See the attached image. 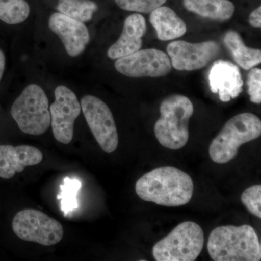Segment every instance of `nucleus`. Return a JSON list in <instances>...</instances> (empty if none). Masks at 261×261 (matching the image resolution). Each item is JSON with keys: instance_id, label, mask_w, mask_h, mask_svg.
I'll list each match as a JSON object with an SVG mask.
<instances>
[{"instance_id": "nucleus-6", "label": "nucleus", "mask_w": 261, "mask_h": 261, "mask_svg": "<svg viewBox=\"0 0 261 261\" xmlns=\"http://www.w3.org/2000/svg\"><path fill=\"white\" fill-rule=\"evenodd\" d=\"M205 236L202 228L192 221L178 225L166 238L154 245L157 261H194L202 252Z\"/></svg>"}, {"instance_id": "nucleus-2", "label": "nucleus", "mask_w": 261, "mask_h": 261, "mask_svg": "<svg viewBox=\"0 0 261 261\" xmlns=\"http://www.w3.org/2000/svg\"><path fill=\"white\" fill-rule=\"evenodd\" d=\"M207 251L214 261H260L261 245L249 225L222 226L211 231Z\"/></svg>"}, {"instance_id": "nucleus-7", "label": "nucleus", "mask_w": 261, "mask_h": 261, "mask_svg": "<svg viewBox=\"0 0 261 261\" xmlns=\"http://www.w3.org/2000/svg\"><path fill=\"white\" fill-rule=\"evenodd\" d=\"M13 229L24 241L51 246L60 243L64 229L59 221L34 209L19 211L13 218Z\"/></svg>"}, {"instance_id": "nucleus-12", "label": "nucleus", "mask_w": 261, "mask_h": 261, "mask_svg": "<svg viewBox=\"0 0 261 261\" xmlns=\"http://www.w3.org/2000/svg\"><path fill=\"white\" fill-rule=\"evenodd\" d=\"M48 27L61 39L68 56L73 58L85 50L90 40L88 29L84 22L60 12L50 15Z\"/></svg>"}, {"instance_id": "nucleus-19", "label": "nucleus", "mask_w": 261, "mask_h": 261, "mask_svg": "<svg viewBox=\"0 0 261 261\" xmlns=\"http://www.w3.org/2000/svg\"><path fill=\"white\" fill-rule=\"evenodd\" d=\"M60 13L82 22H88L97 11V5L92 0H58Z\"/></svg>"}, {"instance_id": "nucleus-13", "label": "nucleus", "mask_w": 261, "mask_h": 261, "mask_svg": "<svg viewBox=\"0 0 261 261\" xmlns=\"http://www.w3.org/2000/svg\"><path fill=\"white\" fill-rule=\"evenodd\" d=\"M211 92L219 94L224 102L238 97L243 92V80L240 69L229 61H215L209 72Z\"/></svg>"}, {"instance_id": "nucleus-20", "label": "nucleus", "mask_w": 261, "mask_h": 261, "mask_svg": "<svg viewBox=\"0 0 261 261\" xmlns=\"http://www.w3.org/2000/svg\"><path fill=\"white\" fill-rule=\"evenodd\" d=\"M29 13L30 7L25 0H0V20L5 23H23Z\"/></svg>"}, {"instance_id": "nucleus-14", "label": "nucleus", "mask_w": 261, "mask_h": 261, "mask_svg": "<svg viewBox=\"0 0 261 261\" xmlns=\"http://www.w3.org/2000/svg\"><path fill=\"white\" fill-rule=\"evenodd\" d=\"M43 154L30 145H0V178L9 179L25 167L42 162Z\"/></svg>"}, {"instance_id": "nucleus-4", "label": "nucleus", "mask_w": 261, "mask_h": 261, "mask_svg": "<svg viewBox=\"0 0 261 261\" xmlns=\"http://www.w3.org/2000/svg\"><path fill=\"white\" fill-rule=\"evenodd\" d=\"M261 135V121L250 113L237 115L226 122L211 143L209 154L214 162L225 164L238 155L244 144L256 140Z\"/></svg>"}, {"instance_id": "nucleus-25", "label": "nucleus", "mask_w": 261, "mask_h": 261, "mask_svg": "<svg viewBox=\"0 0 261 261\" xmlns=\"http://www.w3.org/2000/svg\"><path fill=\"white\" fill-rule=\"evenodd\" d=\"M249 23L252 27L255 28H260L261 27V7H258L256 9L250 13L249 17Z\"/></svg>"}, {"instance_id": "nucleus-1", "label": "nucleus", "mask_w": 261, "mask_h": 261, "mask_svg": "<svg viewBox=\"0 0 261 261\" xmlns=\"http://www.w3.org/2000/svg\"><path fill=\"white\" fill-rule=\"evenodd\" d=\"M135 190L146 202L177 207L191 200L194 184L187 173L173 166H163L142 176L136 183Z\"/></svg>"}, {"instance_id": "nucleus-9", "label": "nucleus", "mask_w": 261, "mask_h": 261, "mask_svg": "<svg viewBox=\"0 0 261 261\" xmlns=\"http://www.w3.org/2000/svg\"><path fill=\"white\" fill-rule=\"evenodd\" d=\"M115 68L118 73L130 77L165 76L172 69L169 56L157 49H140L116 60Z\"/></svg>"}, {"instance_id": "nucleus-5", "label": "nucleus", "mask_w": 261, "mask_h": 261, "mask_svg": "<svg viewBox=\"0 0 261 261\" xmlns=\"http://www.w3.org/2000/svg\"><path fill=\"white\" fill-rule=\"evenodd\" d=\"M11 116L24 133H45L51 126V116L49 100L42 87L35 84L27 86L13 103Z\"/></svg>"}, {"instance_id": "nucleus-10", "label": "nucleus", "mask_w": 261, "mask_h": 261, "mask_svg": "<svg viewBox=\"0 0 261 261\" xmlns=\"http://www.w3.org/2000/svg\"><path fill=\"white\" fill-rule=\"evenodd\" d=\"M55 97L49 106L53 135L58 142L68 145L73 140L75 121L82 107L74 92L65 86L56 87Z\"/></svg>"}, {"instance_id": "nucleus-26", "label": "nucleus", "mask_w": 261, "mask_h": 261, "mask_svg": "<svg viewBox=\"0 0 261 261\" xmlns=\"http://www.w3.org/2000/svg\"><path fill=\"white\" fill-rule=\"evenodd\" d=\"M5 63H6V60H5L4 53L0 49V81L3 78V73H4Z\"/></svg>"}, {"instance_id": "nucleus-22", "label": "nucleus", "mask_w": 261, "mask_h": 261, "mask_svg": "<svg viewBox=\"0 0 261 261\" xmlns=\"http://www.w3.org/2000/svg\"><path fill=\"white\" fill-rule=\"evenodd\" d=\"M167 0H115L122 10L140 13H151Z\"/></svg>"}, {"instance_id": "nucleus-18", "label": "nucleus", "mask_w": 261, "mask_h": 261, "mask_svg": "<svg viewBox=\"0 0 261 261\" xmlns=\"http://www.w3.org/2000/svg\"><path fill=\"white\" fill-rule=\"evenodd\" d=\"M223 41L235 62L243 69L250 70L260 64V49L247 47L238 32L228 31L225 34Z\"/></svg>"}, {"instance_id": "nucleus-8", "label": "nucleus", "mask_w": 261, "mask_h": 261, "mask_svg": "<svg viewBox=\"0 0 261 261\" xmlns=\"http://www.w3.org/2000/svg\"><path fill=\"white\" fill-rule=\"evenodd\" d=\"M80 104L96 141L105 152L112 153L118 148V135L111 109L102 99L90 94L84 96Z\"/></svg>"}, {"instance_id": "nucleus-24", "label": "nucleus", "mask_w": 261, "mask_h": 261, "mask_svg": "<svg viewBox=\"0 0 261 261\" xmlns=\"http://www.w3.org/2000/svg\"><path fill=\"white\" fill-rule=\"evenodd\" d=\"M250 101L255 104L261 103V70L252 68L249 72L247 80Z\"/></svg>"}, {"instance_id": "nucleus-3", "label": "nucleus", "mask_w": 261, "mask_h": 261, "mask_svg": "<svg viewBox=\"0 0 261 261\" xmlns=\"http://www.w3.org/2000/svg\"><path fill=\"white\" fill-rule=\"evenodd\" d=\"M161 117L154 125L156 138L166 148L179 149L189 140V123L194 113L188 97L173 94L163 99L160 106Z\"/></svg>"}, {"instance_id": "nucleus-17", "label": "nucleus", "mask_w": 261, "mask_h": 261, "mask_svg": "<svg viewBox=\"0 0 261 261\" xmlns=\"http://www.w3.org/2000/svg\"><path fill=\"white\" fill-rule=\"evenodd\" d=\"M183 5L191 13L220 21L229 20L235 11L234 5L229 0H183Z\"/></svg>"}, {"instance_id": "nucleus-11", "label": "nucleus", "mask_w": 261, "mask_h": 261, "mask_svg": "<svg viewBox=\"0 0 261 261\" xmlns=\"http://www.w3.org/2000/svg\"><path fill=\"white\" fill-rule=\"evenodd\" d=\"M221 48L214 41L190 43L174 41L167 47V53L173 68L192 71L201 69L219 56Z\"/></svg>"}, {"instance_id": "nucleus-23", "label": "nucleus", "mask_w": 261, "mask_h": 261, "mask_svg": "<svg viewBox=\"0 0 261 261\" xmlns=\"http://www.w3.org/2000/svg\"><path fill=\"white\" fill-rule=\"evenodd\" d=\"M241 201L249 212L260 219L261 218V185H256L248 187L243 192Z\"/></svg>"}, {"instance_id": "nucleus-21", "label": "nucleus", "mask_w": 261, "mask_h": 261, "mask_svg": "<svg viewBox=\"0 0 261 261\" xmlns=\"http://www.w3.org/2000/svg\"><path fill=\"white\" fill-rule=\"evenodd\" d=\"M61 193L58 196L61 200V209L65 214L78 207L76 195L81 187V182L76 179L65 178L64 185H62Z\"/></svg>"}, {"instance_id": "nucleus-16", "label": "nucleus", "mask_w": 261, "mask_h": 261, "mask_svg": "<svg viewBox=\"0 0 261 261\" xmlns=\"http://www.w3.org/2000/svg\"><path fill=\"white\" fill-rule=\"evenodd\" d=\"M149 22L155 29L159 39L170 41L185 35L187 32L186 23L174 10L166 6L156 8L149 16Z\"/></svg>"}, {"instance_id": "nucleus-15", "label": "nucleus", "mask_w": 261, "mask_h": 261, "mask_svg": "<svg viewBox=\"0 0 261 261\" xmlns=\"http://www.w3.org/2000/svg\"><path fill=\"white\" fill-rule=\"evenodd\" d=\"M146 31L147 23L142 15L135 13L129 15L125 20L119 39L108 49V58L117 60L140 50Z\"/></svg>"}]
</instances>
